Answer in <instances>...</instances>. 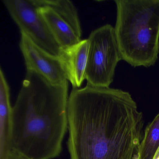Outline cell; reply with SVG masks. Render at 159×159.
Wrapping results in <instances>:
<instances>
[{
	"mask_svg": "<svg viewBox=\"0 0 159 159\" xmlns=\"http://www.w3.org/2000/svg\"><path fill=\"white\" fill-rule=\"evenodd\" d=\"M159 147V113L144 131L135 159H153Z\"/></svg>",
	"mask_w": 159,
	"mask_h": 159,
	"instance_id": "11",
	"label": "cell"
},
{
	"mask_svg": "<svg viewBox=\"0 0 159 159\" xmlns=\"http://www.w3.org/2000/svg\"><path fill=\"white\" fill-rule=\"evenodd\" d=\"M69 159H135L143 114L128 92L87 84L69 97Z\"/></svg>",
	"mask_w": 159,
	"mask_h": 159,
	"instance_id": "1",
	"label": "cell"
},
{
	"mask_svg": "<svg viewBox=\"0 0 159 159\" xmlns=\"http://www.w3.org/2000/svg\"><path fill=\"white\" fill-rule=\"evenodd\" d=\"M38 7L46 6L52 9L75 30L81 38L82 29L77 9L68 0H32Z\"/></svg>",
	"mask_w": 159,
	"mask_h": 159,
	"instance_id": "10",
	"label": "cell"
},
{
	"mask_svg": "<svg viewBox=\"0 0 159 159\" xmlns=\"http://www.w3.org/2000/svg\"><path fill=\"white\" fill-rule=\"evenodd\" d=\"M68 83L27 70L12 111L11 147L32 159L59 156L68 130Z\"/></svg>",
	"mask_w": 159,
	"mask_h": 159,
	"instance_id": "2",
	"label": "cell"
},
{
	"mask_svg": "<svg viewBox=\"0 0 159 159\" xmlns=\"http://www.w3.org/2000/svg\"><path fill=\"white\" fill-rule=\"evenodd\" d=\"M114 27L122 59L149 67L159 53V0H116Z\"/></svg>",
	"mask_w": 159,
	"mask_h": 159,
	"instance_id": "3",
	"label": "cell"
},
{
	"mask_svg": "<svg viewBox=\"0 0 159 159\" xmlns=\"http://www.w3.org/2000/svg\"><path fill=\"white\" fill-rule=\"evenodd\" d=\"M153 159H159V147L157 149V151L155 152V155Z\"/></svg>",
	"mask_w": 159,
	"mask_h": 159,
	"instance_id": "13",
	"label": "cell"
},
{
	"mask_svg": "<svg viewBox=\"0 0 159 159\" xmlns=\"http://www.w3.org/2000/svg\"><path fill=\"white\" fill-rule=\"evenodd\" d=\"M2 2L20 32L47 52L58 55L61 47L32 0H3Z\"/></svg>",
	"mask_w": 159,
	"mask_h": 159,
	"instance_id": "5",
	"label": "cell"
},
{
	"mask_svg": "<svg viewBox=\"0 0 159 159\" xmlns=\"http://www.w3.org/2000/svg\"><path fill=\"white\" fill-rule=\"evenodd\" d=\"M7 159H32L30 157H28L26 155L22 153V152L13 149L10 152L8 155Z\"/></svg>",
	"mask_w": 159,
	"mask_h": 159,
	"instance_id": "12",
	"label": "cell"
},
{
	"mask_svg": "<svg viewBox=\"0 0 159 159\" xmlns=\"http://www.w3.org/2000/svg\"><path fill=\"white\" fill-rule=\"evenodd\" d=\"M38 9L61 48L72 46L81 40L72 27L52 9L46 6Z\"/></svg>",
	"mask_w": 159,
	"mask_h": 159,
	"instance_id": "9",
	"label": "cell"
},
{
	"mask_svg": "<svg viewBox=\"0 0 159 159\" xmlns=\"http://www.w3.org/2000/svg\"><path fill=\"white\" fill-rule=\"evenodd\" d=\"M12 111L10 89L0 70V159H7L12 149Z\"/></svg>",
	"mask_w": 159,
	"mask_h": 159,
	"instance_id": "8",
	"label": "cell"
},
{
	"mask_svg": "<svg viewBox=\"0 0 159 159\" xmlns=\"http://www.w3.org/2000/svg\"><path fill=\"white\" fill-rule=\"evenodd\" d=\"M21 34L19 46L27 70L38 72L55 85H64L69 83L58 57L47 52L25 33Z\"/></svg>",
	"mask_w": 159,
	"mask_h": 159,
	"instance_id": "6",
	"label": "cell"
},
{
	"mask_svg": "<svg viewBox=\"0 0 159 159\" xmlns=\"http://www.w3.org/2000/svg\"><path fill=\"white\" fill-rule=\"evenodd\" d=\"M89 49L88 39L81 40L72 46L60 48L57 57L73 89H79L85 80Z\"/></svg>",
	"mask_w": 159,
	"mask_h": 159,
	"instance_id": "7",
	"label": "cell"
},
{
	"mask_svg": "<svg viewBox=\"0 0 159 159\" xmlns=\"http://www.w3.org/2000/svg\"><path fill=\"white\" fill-rule=\"evenodd\" d=\"M89 42L86 71L87 84L108 88L113 81L115 68L122 59L114 29L107 24L92 31Z\"/></svg>",
	"mask_w": 159,
	"mask_h": 159,
	"instance_id": "4",
	"label": "cell"
}]
</instances>
